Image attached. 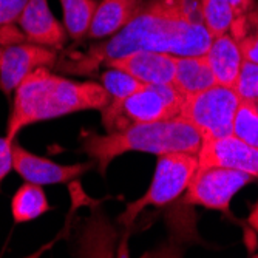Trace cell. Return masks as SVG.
<instances>
[{"label":"cell","mask_w":258,"mask_h":258,"mask_svg":"<svg viewBox=\"0 0 258 258\" xmlns=\"http://www.w3.org/2000/svg\"><path fill=\"white\" fill-rule=\"evenodd\" d=\"M212 40L203 22L200 0H144L121 31L93 46L84 57L82 68H95L98 63L141 50L204 56Z\"/></svg>","instance_id":"1"},{"label":"cell","mask_w":258,"mask_h":258,"mask_svg":"<svg viewBox=\"0 0 258 258\" xmlns=\"http://www.w3.org/2000/svg\"><path fill=\"white\" fill-rule=\"evenodd\" d=\"M108 101L102 84L76 82L51 73L50 68H37L14 91L7 138L14 141L23 127L36 122L85 110L101 111Z\"/></svg>","instance_id":"2"},{"label":"cell","mask_w":258,"mask_h":258,"mask_svg":"<svg viewBox=\"0 0 258 258\" xmlns=\"http://www.w3.org/2000/svg\"><path fill=\"white\" fill-rule=\"evenodd\" d=\"M203 144L201 133L181 116L167 121L132 124L107 135L90 133L82 141V150L98 162L104 175L108 164L127 152L166 155L185 152L198 155Z\"/></svg>","instance_id":"3"},{"label":"cell","mask_w":258,"mask_h":258,"mask_svg":"<svg viewBox=\"0 0 258 258\" xmlns=\"http://www.w3.org/2000/svg\"><path fill=\"white\" fill-rule=\"evenodd\" d=\"M184 95L173 84H146L121 101H108L101 110L105 130L118 132L132 124L173 119L181 113Z\"/></svg>","instance_id":"4"},{"label":"cell","mask_w":258,"mask_h":258,"mask_svg":"<svg viewBox=\"0 0 258 258\" xmlns=\"http://www.w3.org/2000/svg\"><path fill=\"white\" fill-rule=\"evenodd\" d=\"M198 166V155L194 153L173 152L159 155L152 184L146 195L127 206L125 212L119 218L121 223L125 226L132 224L138 214L147 206H166L175 201L187 190Z\"/></svg>","instance_id":"5"},{"label":"cell","mask_w":258,"mask_h":258,"mask_svg":"<svg viewBox=\"0 0 258 258\" xmlns=\"http://www.w3.org/2000/svg\"><path fill=\"white\" fill-rule=\"evenodd\" d=\"M238 104L240 98L235 90L215 84L197 95L185 96L179 116L190 122L203 139L227 136L232 135Z\"/></svg>","instance_id":"6"},{"label":"cell","mask_w":258,"mask_h":258,"mask_svg":"<svg viewBox=\"0 0 258 258\" xmlns=\"http://www.w3.org/2000/svg\"><path fill=\"white\" fill-rule=\"evenodd\" d=\"M252 179V175L241 170L198 166L187 187L185 203L215 210H227L233 195Z\"/></svg>","instance_id":"7"},{"label":"cell","mask_w":258,"mask_h":258,"mask_svg":"<svg viewBox=\"0 0 258 258\" xmlns=\"http://www.w3.org/2000/svg\"><path fill=\"white\" fill-rule=\"evenodd\" d=\"M57 62V50L20 42L2 46L0 57V90L7 96L16 91L28 75L37 68H53Z\"/></svg>","instance_id":"8"},{"label":"cell","mask_w":258,"mask_h":258,"mask_svg":"<svg viewBox=\"0 0 258 258\" xmlns=\"http://www.w3.org/2000/svg\"><path fill=\"white\" fill-rule=\"evenodd\" d=\"M200 167H223L241 170L258 178V149L235 135L203 139L198 152Z\"/></svg>","instance_id":"9"},{"label":"cell","mask_w":258,"mask_h":258,"mask_svg":"<svg viewBox=\"0 0 258 258\" xmlns=\"http://www.w3.org/2000/svg\"><path fill=\"white\" fill-rule=\"evenodd\" d=\"M13 170H16L27 182L39 185L65 184L79 178L84 172L91 167V162L87 164H57L51 159L34 155L19 146L16 141L11 143Z\"/></svg>","instance_id":"10"},{"label":"cell","mask_w":258,"mask_h":258,"mask_svg":"<svg viewBox=\"0 0 258 258\" xmlns=\"http://www.w3.org/2000/svg\"><path fill=\"white\" fill-rule=\"evenodd\" d=\"M17 25L28 42L60 50L67 42V30L53 16L46 0H28Z\"/></svg>","instance_id":"11"},{"label":"cell","mask_w":258,"mask_h":258,"mask_svg":"<svg viewBox=\"0 0 258 258\" xmlns=\"http://www.w3.org/2000/svg\"><path fill=\"white\" fill-rule=\"evenodd\" d=\"M108 68L122 70L144 84H173L175 56L158 51H133L104 63Z\"/></svg>","instance_id":"12"},{"label":"cell","mask_w":258,"mask_h":258,"mask_svg":"<svg viewBox=\"0 0 258 258\" xmlns=\"http://www.w3.org/2000/svg\"><path fill=\"white\" fill-rule=\"evenodd\" d=\"M143 4L144 0H99L87 36L90 39L114 36L136 16Z\"/></svg>","instance_id":"13"},{"label":"cell","mask_w":258,"mask_h":258,"mask_svg":"<svg viewBox=\"0 0 258 258\" xmlns=\"http://www.w3.org/2000/svg\"><path fill=\"white\" fill-rule=\"evenodd\" d=\"M204 57L212 70L217 84L233 88L243 62L238 40L229 33L214 37Z\"/></svg>","instance_id":"14"},{"label":"cell","mask_w":258,"mask_h":258,"mask_svg":"<svg viewBox=\"0 0 258 258\" xmlns=\"http://www.w3.org/2000/svg\"><path fill=\"white\" fill-rule=\"evenodd\" d=\"M217 84L204 56H175L173 85L184 96H192Z\"/></svg>","instance_id":"15"},{"label":"cell","mask_w":258,"mask_h":258,"mask_svg":"<svg viewBox=\"0 0 258 258\" xmlns=\"http://www.w3.org/2000/svg\"><path fill=\"white\" fill-rule=\"evenodd\" d=\"M50 210V203L45 197L42 185L22 184L11 200V214L16 224L33 221Z\"/></svg>","instance_id":"16"},{"label":"cell","mask_w":258,"mask_h":258,"mask_svg":"<svg viewBox=\"0 0 258 258\" xmlns=\"http://www.w3.org/2000/svg\"><path fill=\"white\" fill-rule=\"evenodd\" d=\"M63 10V27L68 36L81 40L87 36L99 0H59Z\"/></svg>","instance_id":"17"},{"label":"cell","mask_w":258,"mask_h":258,"mask_svg":"<svg viewBox=\"0 0 258 258\" xmlns=\"http://www.w3.org/2000/svg\"><path fill=\"white\" fill-rule=\"evenodd\" d=\"M200 4L203 22L210 36L218 37L230 31L237 13L229 0H200Z\"/></svg>","instance_id":"18"},{"label":"cell","mask_w":258,"mask_h":258,"mask_svg":"<svg viewBox=\"0 0 258 258\" xmlns=\"http://www.w3.org/2000/svg\"><path fill=\"white\" fill-rule=\"evenodd\" d=\"M232 135H235L249 146L258 149V107L253 102L240 101L235 118H233Z\"/></svg>","instance_id":"19"},{"label":"cell","mask_w":258,"mask_h":258,"mask_svg":"<svg viewBox=\"0 0 258 258\" xmlns=\"http://www.w3.org/2000/svg\"><path fill=\"white\" fill-rule=\"evenodd\" d=\"M101 84L107 90L110 101H121L124 98H128L146 85L132 75L116 68H108L107 72H104Z\"/></svg>","instance_id":"20"},{"label":"cell","mask_w":258,"mask_h":258,"mask_svg":"<svg viewBox=\"0 0 258 258\" xmlns=\"http://www.w3.org/2000/svg\"><path fill=\"white\" fill-rule=\"evenodd\" d=\"M233 90L240 101L258 104V63L243 59Z\"/></svg>","instance_id":"21"},{"label":"cell","mask_w":258,"mask_h":258,"mask_svg":"<svg viewBox=\"0 0 258 258\" xmlns=\"http://www.w3.org/2000/svg\"><path fill=\"white\" fill-rule=\"evenodd\" d=\"M28 0H0V28L17 23Z\"/></svg>","instance_id":"22"},{"label":"cell","mask_w":258,"mask_h":258,"mask_svg":"<svg viewBox=\"0 0 258 258\" xmlns=\"http://www.w3.org/2000/svg\"><path fill=\"white\" fill-rule=\"evenodd\" d=\"M11 143L7 136H0V181H2L13 170V156H11Z\"/></svg>","instance_id":"23"},{"label":"cell","mask_w":258,"mask_h":258,"mask_svg":"<svg viewBox=\"0 0 258 258\" xmlns=\"http://www.w3.org/2000/svg\"><path fill=\"white\" fill-rule=\"evenodd\" d=\"M243 59L258 63V33H252L238 40Z\"/></svg>","instance_id":"24"},{"label":"cell","mask_w":258,"mask_h":258,"mask_svg":"<svg viewBox=\"0 0 258 258\" xmlns=\"http://www.w3.org/2000/svg\"><path fill=\"white\" fill-rule=\"evenodd\" d=\"M232 4L233 10L237 13V17L238 16H244L250 11L252 5H253V0H229Z\"/></svg>","instance_id":"25"},{"label":"cell","mask_w":258,"mask_h":258,"mask_svg":"<svg viewBox=\"0 0 258 258\" xmlns=\"http://www.w3.org/2000/svg\"><path fill=\"white\" fill-rule=\"evenodd\" d=\"M0 57H2V46H0Z\"/></svg>","instance_id":"26"}]
</instances>
